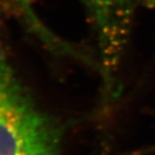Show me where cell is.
I'll use <instances>...</instances> for the list:
<instances>
[{
	"mask_svg": "<svg viewBox=\"0 0 155 155\" xmlns=\"http://www.w3.org/2000/svg\"><path fill=\"white\" fill-rule=\"evenodd\" d=\"M0 155H63V129L38 104L0 41Z\"/></svg>",
	"mask_w": 155,
	"mask_h": 155,
	"instance_id": "cell-1",
	"label": "cell"
},
{
	"mask_svg": "<svg viewBox=\"0 0 155 155\" xmlns=\"http://www.w3.org/2000/svg\"><path fill=\"white\" fill-rule=\"evenodd\" d=\"M94 29L99 48L98 71L102 78L104 103L117 94V77L128 38L130 0H80Z\"/></svg>",
	"mask_w": 155,
	"mask_h": 155,
	"instance_id": "cell-2",
	"label": "cell"
},
{
	"mask_svg": "<svg viewBox=\"0 0 155 155\" xmlns=\"http://www.w3.org/2000/svg\"><path fill=\"white\" fill-rule=\"evenodd\" d=\"M0 11L13 18L52 54L73 57L80 61L86 58L85 52L64 41L43 22L33 7L31 0H0Z\"/></svg>",
	"mask_w": 155,
	"mask_h": 155,
	"instance_id": "cell-3",
	"label": "cell"
}]
</instances>
